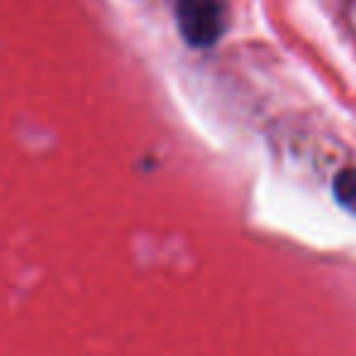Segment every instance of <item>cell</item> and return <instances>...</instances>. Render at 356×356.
<instances>
[{
	"mask_svg": "<svg viewBox=\"0 0 356 356\" xmlns=\"http://www.w3.org/2000/svg\"><path fill=\"white\" fill-rule=\"evenodd\" d=\"M334 198L346 213L356 215V168H344L334 176Z\"/></svg>",
	"mask_w": 356,
	"mask_h": 356,
	"instance_id": "obj_2",
	"label": "cell"
},
{
	"mask_svg": "<svg viewBox=\"0 0 356 356\" xmlns=\"http://www.w3.org/2000/svg\"><path fill=\"white\" fill-rule=\"evenodd\" d=\"M178 32L193 49H210L227 30V0H176Z\"/></svg>",
	"mask_w": 356,
	"mask_h": 356,
	"instance_id": "obj_1",
	"label": "cell"
}]
</instances>
